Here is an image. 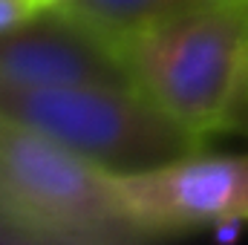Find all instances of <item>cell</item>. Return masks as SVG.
<instances>
[{
	"label": "cell",
	"instance_id": "obj_10",
	"mask_svg": "<svg viewBox=\"0 0 248 245\" xmlns=\"http://www.w3.org/2000/svg\"><path fill=\"white\" fill-rule=\"evenodd\" d=\"M246 222H248V216H246Z\"/></svg>",
	"mask_w": 248,
	"mask_h": 245
},
{
	"label": "cell",
	"instance_id": "obj_6",
	"mask_svg": "<svg viewBox=\"0 0 248 245\" xmlns=\"http://www.w3.org/2000/svg\"><path fill=\"white\" fill-rule=\"evenodd\" d=\"M199 3L208 0H61L52 9L119 52L133 35Z\"/></svg>",
	"mask_w": 248,
	"mask_h": 245
},
{
	"label": "cell",
	"instance_id": "obj_7",
	"mask_svg": "<svg viewBox=\"0 0 248 245\" xmlns=\"http://www.w3.org/2000/svg\"><path fill=\"white\" fill-rule=\"evenodd\" d=\"M44 9L46 6L41 0H0V35L35 20Z\"/></svg>",
	"mask_w": 248,
	"mask_h": 245
},
{
	"label": "cell",
	"instance_id": "obj_1",
	"mask_svg": "<svg viewBox=\"0 0 248 245\" xmlns=\"http://www.w3.org/2000/svg\"><path fill=\"white\" fill-rule=\"evenodd\" d=\"M153 240L124 205L116 173L0 116V243L127 245Z\"/></svg>",
	"mask_w": 248,
	"mask_h": 245
},
{
	"label": "cell",
	"instance_id": "obj_3",
	"mask_svg": "<svg viewBox=\"0 0 248 245\" xmlns=\"http://www.w3.org/2000/svg\"><path fill=\"white\" fill-rule=\"evenodd\" d=\"M0 116L41 130L110 173L159 168L202 153L205 144L139 87H0Z\"/></svg>",
	"mask_w": 248,
	"mask_h": 245
},
{
	"label": "cell",
	"instance_id": "obj_2",
	"mask_svg": "<svg viewBox=\"0 0 248 245\" xmlns=\"http://www.w3.org/2000/svg\"><path fill=\"white\" fill-rule=\"evenodd\" d=\"M133 84L202 138L234 124L248 69V0L182 9L119 46Z\"/></svg>",
	"mask_w": 248,
	"mask_h": 245
},
{
	"label": "cell",
	"instance_id": "obj_5",
	"mask_svg": "<svg viewBox=\"0 0 248 245\" xmlns=\"http://www.w3.org/2000/svg\"><path fill=\"white\" fill-rule=\"evenodd\" d=\"M136 87L119 52L58 15L52 6L35 20L0 35V87Z\"/></svg>",
	"mask_w": 248,
	"mask_h": 245
},
{
	"label": "cell",
	"instance_id": "obj_8",
	"mask_svg": "<svg viewBox=\"0 0 248 245\" xmlns=\"http://www.w3.org/2000/svg\"><path fill=\"white\" fill-rule=\"evenodd\" d=\"M246 119L248 122V69H246V81H243V92H240V104H237V116H234V124Z\"/></svg>",
	"mask_w": 248,
	"mask_h": 245
},
{
	"label": "cell",
	"instance_id": "obj_9",
	"mask_svg": "<svg viewBox=\"0 0 248 245\" xmlns=\"http://www.w3.org/2000/svg\"><path fill=\"white\" fill-rule=\"evenodd\" d=\"M41 3H44V6L49 9V6H55V3H61V0H41Z\"/></svg>",
	"mask_w": 248,
	"mask_h": 245
},
{
	"label": "cell",
	"instance_id": "obj_4",
	"mask_svg": "<svg viewBox=\"0 0 248 245\" xmlns=\"http://www.w3.org/2000/svg\"><path fill=\"white\" fill-rule=\"evenodd\" d=\"M130 214L153 240L248 216V156H202L116 173Z\"/></svg>",
	"mask_w": 248,
	"mask_h": 245
}]
</instances>
